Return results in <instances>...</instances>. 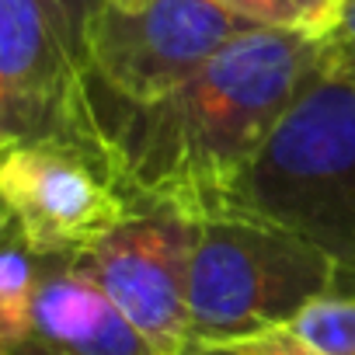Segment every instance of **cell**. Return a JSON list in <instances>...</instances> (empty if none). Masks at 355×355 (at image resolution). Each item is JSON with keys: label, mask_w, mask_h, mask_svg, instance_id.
I'll return each mask as SVG.
<instances>
[{"label": "cell", "mask_w": 355, "mask_h": 355, "mask_svg": "<svg viewBox=\"0 0 355 355\" xmlns=\"http://www.w3.org/2000/svg\"><path fill=\"white\" fill-rule=\"evenodd\" d=\"M320 70L317 39L248 28L143 108L119 105L87 80L105 150L136 206L209 220L230 213L244 171Z\"/></svg>", "instance_id": "obj_1"}, {"label": "cell", "mask_w": 355, "mask_h": 355, "mask_svg": "<svg viewBox=\"0 0 355 355\" xmlns=\"http://www.w3.org/2000/svg\"><path fill=\"white\" fill-rule=\"evenodd\" d=\"M230 213L300 234L355 268V84L317 73L234 189Z\"/></svg>", "instance_id": "obj_2"}, {"label": "cell", "mask_w": 355, "mask_h": 355, "mask_svg": "<svg viewBox=\"0 0 355 355\" xmlns=\"http://www.w3.org/2000/svg\"><path fill=\"white\" fill-rule=\"evenodd\" d=\"M341 265L300 234L223 213L196 220L189 261L192 341L237 345L293 320L306 303L338 293Z\"/></svg>", "instance_id": "obj_3"}, {"label": "cell", "mask_w": 355, "mask_h": 355, "mask_svg": "<svg viewBox=\"0 0 355 355\" xmlns=\"http://www.w3.org/2000/svg\"><path fill=\"white\" fill-rule=\"evenodd\" d=\"M0 209L39 258H77L136 213L105 146L28 139L0 150Z\"/></svg>", "instance_id": "obj_4"}, {"label": "cell", "mask_w": 355, "mask_h": 355, "mask_svg": "<svg viewBox=\"0 0 355 355\" xmlns=\"http://www.w3.org/2000/svg\"><path fill=\"white\" fill-rule=\"evenodd\" d=\"M248 28L254 25L216 0H150L143 8L105 0L84 32V67L98 91L143 108L185 84Z\"/></svg>", "instance_id": "obj_5"}, {"label": "cell", "mask_w": 355, "mask_h": 355, "mask_svg": "<svg viewBox=\"0 0 355 355\" xmlns=\"http://www.w3.org/2000/svg\"><path fill=\"white\" fill-rule=\"evenodd\" d=\"M28 139L105 146L67 18L49 0H0V150Z\"/></svg>", "instance_id": "obj_6"}, {"label": "cell", "mask_w": 355, "mask_h": 355, "mask_svg": "<svg viewBox=\"0 0 355 355\" xmlns=\"http://www.w3.org/2000/svg\"><path fill=\"white\" fill-rule=\"evenodd\" d=\"M192 244L196 220L164 206H136L125 223H119L91 251L70 258V265L122 310L157 355H182L192 341Z\"/></svg>", "instance_id": "obj_7"}, {"label": "cell", "mask_w": 355, "mask_h": 355, "mask_svg": "<svg viewBox=\"0 0 355 355\" xmlns=\"http://www.w3.org/2000/svg\"><path fill=\"white\" fill-rule=\"evenodd\" d=\"M28 355H157L70 258H46Z\"/></svg>", "instance_id": "obj_8"}, {"label": "cell", "mask_w": 355, "mask_h": 355, "mask_svg": "<svg viewBox=\"0 0 355 355\" xmlns=\"http://www.w3.org/2000/svg\"><path fill=\"white\" fill-rule=\"evenodd\" d=\"M237 345L268 355H355V293H327L282 327Z\"/></svg>", "instance_id": "obj_9"}, {"label": "cell", "mask_w": 355, "mask_h": 355, "mask_svg": "<svg viewBox=\"0 0 355 355\" xmlns=\"http://www.w3.org/2000/svg\"><path fill=\"white\" fill-rule=\"evenodd\" d=\"M42 272L46 258H39L8 220L0 230V355H28Z\"/></svg>", "instance_id": "obj_10"}, {"label": "cell", "mask_w": 355, "mask_h": 355, "mask_svg": "<svg viewBox=\"0 0 355 355\" xmlns=\"http://www.w3.org/2000/svg\"><path fill=\"white\" fill-rule=\"evenodd\" d=\"M216 4L254 28L293 32L317 42L341 18V0H216Z\"/></svg>", "instance_id": "obj_11"}, {"label": "cell", "mask_w": 355, "mask_h": 355, "mask_svg": "<svg viewBox=\"0 0 355 355\" xmlns=\"http://www.w3.org/2000/svg\"><path fill=\"white\" fill-rule=\"evenodd\" d=\"M320 60L324 73L355 84V0H341L338 25L320 39Z\"/></svg>", "instance_id": "obj_12"}, {"label": "cell", "mask_w": 355, "mask_h": 355, "mask_svg": "<svg viewBox=\"0 0 355 355\" xmlns=\"http://www.w3.org/2000/svg\"><path fill=\"white\" fill-rule=\"evenodd\" d=\"M49 4L67 18V25H70V32H73V39L80 42V53H84V32H87L91 18L101 11L105 0H49Z\"/></svg>", "instance_id": "obj_13"}, {"label": "cell", "mask_w": 355, "mask_h": 355, "mask_svg": "<svg viewBox=\"0 0 355 355\" xmlns=\"http://www.w3.org/2000/svg\"><path fill=\"white\" fill-rule=\"evenodd\" d=\"M182 355H268V352L244 348V345H202V341H189V348Z\"/></svg>", "instance_id": "obj_14"}, {"label": "cell", "mask_w": 355, "mask_h": 355, "mask_svg": "<svg viewBox=\"0 0 355 355\" xmlns=\"http://www.w3.org/2000/svg\"><path fill=\"white\" fill-rule=\"evenodd\" d=\"M108 4H115V8H143V4H150V0H108Z\"/></svg>", "instance_id": "obj_15"}, {"label": "cell", "mask_w": 355, "mask_h": 355, "mask_svg": "<svg viewBox=\"0 0 355 355\" xmlns=\"http://www.w3.org/2000/svg\"><path fill=\"white\" fill-rule=\"evenodd\" d=\"M4 223H8V213H4V209H0V230H4Z\"/></svg>", "instance_id": "obj_16"}]
</instances>
